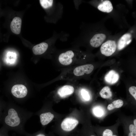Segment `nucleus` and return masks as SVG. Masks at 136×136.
<instances>
[{
  "label": "nucleus",
  "instance_id": "obj_1",
  "mask_svg": "<svg viewBox=\"0 0 136 136\" xmlns=\"http://www.w3.org/2000/svg\"><path fill=\"white\" fill-rule=\"evenodd\" d=\"M33 114L13 103H6L1 119V127L8 132L12 130L27 136L28 133L25 130L24 125Z\"/></svg>",
  "mask_w": 136,
  "mask_h": 136
},
{
  "label": "nucleus",
  "instance_id": "obj_2",
  "mask_svg": "<svg viewBox=\"0 0 136 136\" xmlns=\"http://www.w3.org/2000/svg\"><path fill=\"white\" fill-rule=\"evenodd\" d=\"M94 68L92 64H87L69 69L62 72L56 80H74L78 77L90 73Z\"/></svg>",
  "mask_w": 136,
  "mask_h": 136
},
{
  "label": "nucleus",
  "instance_id": "obj_3",
  "mask_svg": "<svg viewBox=\"0 0 136 136\" xmlns=\"http://www.w3.org/2000/svg\"><path fill=\"white\" fill-rule=\"evenodd\" d=\"M82 56L78 51L69 50L60 54L58 59L60 63L63 65L71 66L77 64L82 59H84L85 58Z\"/></svg>",
  "mask_w": 136,
  "mask_h": 136
},
{
  "label": "nucleus",
  "instance_id": "obj_4",
  "mask_svg": "<svg viewBox=\"0 0 136 136\" xmlns=\"http://www.w3.org/2000/svg\"><path fill=\"white\" fill-rule=\"evenodd\" d=\"M11 92L13 96L19 100L26 97L28 95V90L25 85L17 84L13 86L11 89Z\"/></svg>",
  "mask_w": 136,
  "mask_h": 136
},
{
  "label": "nucleus",
  "instance_id": "obj_5",
  "mask_svg": "<svg viewBox=\"0 0 136 136\" xmlns=\"http://www.w3.org/2000/svg\"><path fill=\"white\" fill-rule=\"evenodd\" d=\"M117 48L115 42L113 40H109L104 43L100 48L101 53L106 56L112 55L115 52Z\"/></svg>",
  "mask_w": 136,
  "mask_h": 136
},
{
  "label": "nucleus",
  "instance_id": "obj_6",
  "mask_svg": "<svg viewBox=\"0 0 136 136\" xmlns=\"http://www.w3.org/2000/svg\"><path fill=\"white\" fill-rule=\"evenodd\" d=\"M78 123V121L75 118H67L62 121L61 125V128L64 131L69 132L75 128Z\"/></svg>",
  "mask_w": 136,
  "mask_h": 136
},
{
  "label": "nucleus",
  "instance_id": "obj_7",
  "mask_svg": "<svg viewBox=\"0 0 136 136\" xmlns=\"http://www.w3.org/2000/svg\"><path fill=\"white\" fill-rule=\"evenodd\" d=\"M94 131L97 136H119L115 127L96 128Z\"/></svg>",
  "mask_w": 136,
  "mask_h": 136
},
{
  "label": "nucleus",
  "instance_id": "obj_8",
  "mask_svg": "<svg viewBox=\"0 0 136 136\" xmlns=\"http://www.w3.org/2000/svg\"><path fill=\"white\" fill-rule=\"evenodd\" d=\"M106 38V36L104 34L100 33L96 34L90 40V44L93 47H98L102 43Z\"/></svg>",
  "mask_w": 136,
  "mask_h": 136
},
{
  "label": "nucleus",
  "instance_id": "obj_9",
  "mask_svg": "<svg viewBox=\"0 0 136 136\" xmlns=\"http://www.w3.org/2000/svg\"><path fill=\"white\" fill-rule=\"evenodd\" d=\"M132 41V37L129 33H126L123 35L120 38L118 43L117 48L121 50L129 44Z\"/></svg>",
  "mask_w": 136,
  "mask_h": 136
},
{
  "label": "nucleus",
  "instance_id": "obj_10",
  "mask_svg": "<svg viewBox=\"0 0 136 136\" xmlns=\"http://www.w3.org/2000/svg\"><path fill=\"white\" fill-rule=\"evenodd\" d=\"M22 21L19 17H15L13 19L10 24V28L14 33L18 35L20 32Z\"/></svg>",
  "mask_w": 136,
  "mask_h": 136
},
{
  "label": "nucleus",
  "instance_id": "obj_11",
  "mask_svg": "<svg viewBox=\"0 0 136 136\" xmlns=\"http://www.w3.org/2000/svg\"><path fill=\"white\" fill-rule=\"evenodd\" d=\"M74 90V88L72 86L66 85L59 88L57 93L60 97L64 98L72 94Z\"/></svg>",
  "mask_w": 136,
  "mask_h": 136
},
{
  "label": "nucleus",
  "instance_id": "obj_12",
  "mask_svg": "<svg viewBox=\"0 0 136 136\" xmlns=\"http://www.w3.org/2000/svg\"><path fill=\"white\" fill-rule=\"evenodd\" d=\"M119 79V75L115 71L111 70L109 71L105 75V80L107 83L113 84L116 83Z\"/></svg>",
  "mask_w": 136,
  "mask_h": 136
},
{
  "label": "nucleus",
  "instance_id": "obj_13",
  "mask_svg": "<svg viewBox=\"0 0 136 136\" xmlns=\"http://www.w3.org/2000/svg\"><path fill=\"white\" fill-rule=\"evenodd\" d=\"M54 116L50 112H42L39 114V117L42 125L44 126L48 124L52 120Z\"/></svg>",
  "mask_w": 136,
  "mask_h": 136
},
{
  "label": "nucleus",
  "instance_id": "obj_14",
  "mask_svg": "<svg viewBox=\"0 0 136 136\" xmlns=\"http://www.w3.org/2000/svg\"><path fill=\"white\" fill-rule=\"evenodd\" d=\"M48 47V44L47 43L43 42L34 46L32 48V50L35 55H40L46 51Z\"/></svg>",
  "mask_w": 136,
  "mask_h": 136
},
{
  "label": "nucleus",
  "instance_id": "obj_15",
  "mask_svg": "<svg viewBox=\"0 0 136 136\" xmlns=\"http://www.w3.org/2000/svg\"><path fill=\"white\" fill-rule=\"evenodd\" d=\"M100 11L108 13L111 12L113 9V7L111 2L109 0H105L100 4L97 7Z\"/></svg>",
  "mask_w": 136,
  "mask_h": 136
},
{
  "label": "nucleus",
  "instance_id": "obj_16",
  "mask_svg": "<svg viewBox=\"0 0 136 136\" xmlns=\"http://www.w3.org/2000/svg\"><path fill=\"white\" fill-rule=\"evenodd\" d=\"M99 94L101 97L105 99H109L112 96L110 88L108 86L103 87L100 91Z\"/></svg>",
  "mask_w": 136,
  "mask_h": 136
},
{
  "label": "nucleus",
  "instance_id": "obj_17",
  "mask_svg": "<svg viewBox=\"0 0 136 136\" xmlns=\"http://www.w3.org/2000/svg\"><path fill=\"white\" fill-rule=\"evenodd\" d=\"M123 102L121 99H118L114 101L108 105L107 107V109L111 110L115 108H119L123 105Z\"/></svg>",
  "mask_w": 136,
  "mask_h": 136
},
{
  "label": "nucleus",
  "instance_id": "obj_18",
  "mask_svg": "<svg viewBox=\"0 0 136 136\" xmlns=\"http://www.w3.org/2000/svg\"><path fill=\"white\" fill-rule=\"evenodd\" d=\"M125 136H136V127L133 124H130L128 129L125 130Z\"/></svg>",
  "mask_w": 136,
  "mask_h": 136
},
{
  "label": "nucleus",
  "instance_id": "obj_19",
  "mask_svg": "<svg viewBox=\"0 0 136 136\" xmlns=\"http://www.w3.org/2000/svg\"><path fill=\"white\" fill-rule=\"evenodd\" d=\"M40 4L42 7L45 9H47L51 7L54 1L52 0H40Z\"/></svg>",
  "mask_w": 136,
  "mask_h": 136
},
{
  "label": "nucleus",
  "instance_id": "obj_20",
  "mask_svg": "<svg viewBox=\"0 0 136 136\" xmlns=\"http://www.w3.org/2000/svg\"><path fill=\"white\" fill-rule=\"evenodd\" d=\"M81 94L82 98L85 101H88L90 99V96L88 92L84 89H82L81 91Z\"/></svg>",
  "mask_w": 136,
  "mask_h": 136
},
{
  "label": "nucleus",
  "instance_id": "obj_21",
  "mask_svg": "<svg viewBox=\"0 0 136 136\" xmlns=\"http://www.w3.org/2000/svg\"><path fill=\"white\" fill-rule=\"evenodd\" d=\"M93 112L95 115L97 117L101 116L103 115V110L100 108L98 107L94 109Z\"/></svg>",
  "mask_w": 136,
  "mask_h": 136
},
{
  "label": "nucleus",
  "instance_id": "obj_22",
  "mask_svg": "<svg viewBox=\"0 0 136 136\" xmlns=\"http://www.w3.org/2000/svg\"><path fill=\"white\" fill-rule=\"evenodd\" d=\"M129 91L130 94L136 100V87L133 86L130 87L129 89Z\"/></svg>",
  "mask_w": 136,
  "mask_h": 136
},
{
  "label": "nucleus",
  "instance_id": "obj_23",
  "mask_svg": "<svg viewBox=\"0 0 136 136\" xmlns=\"http://www.w3.org/2000/svg\"><path fill=\"white\" fill-rule=\"evenodd\" d=\"M6 103L0 100V123H1V118Z\"/></svg>",
  "mask_w": 136,
  "mask_h": 136
},
{
  "label": "nucleus",
  "instance_id": "obj_24",
  "mask_svg": "<svg viewBox=\"0 0 136 136\" xmlns=\"http://www.w3.org/2000/svg\"><path fill=\"white\" fill-rule=\"evenodd\" d=\"M27 136H48L45 134L44 132L40 131L35 133L33 134L28 133Z\"/></svg>",
  "mask_w": 136,
  "mask_h": 136
},
{
  "label": "nucleus",
  "instance_id": "obj_25",
  "mask_svg": "<svg viewBox=\"0 0 136 136\" xmlns=\"http://www.w3.org/2000/svg\"><path fill=\"white\" fill-rule=\"evenodd\" d=\"M8 132L2 127L0 128V136H9Z\"/></svg>",
  "mask_w": 136,
  "mask_h": 136
},
{
  "label": "nucleus",
  "instance_id": "obj_26",
  "mask_svg": "<svg viewBox=\"0 0 136 136\" xmlns=\"http://www.w3.org/2000/svg\"><path fill=\"white\" fill-rule=\"evenodd\" d=\"M83 134V136H97L94 132L93 131H90L87 132H85Z\"/></svg>",
  "mask_w": 136,
  "mask_h": 136
},
{
  "label": "nucleus",
  "instance_id": "obj_27",
  "mask_svg": "<svg viewBox=\"0 0 136 136\" xmlns=\"http://www.w3.org/2000/svg\"><path fill=\"white\" fill-rule=\"evenodd\" d=\"M133 125L135 127H136V119H135L133 121Z\"/></svg>",
  "mask_w": 136,
  "mask_h": 136
}]
</instances>
